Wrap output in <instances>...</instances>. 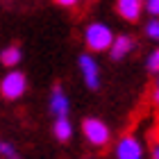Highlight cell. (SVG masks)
Listing matches in <instances>:
<instances>
[{
  "instance_id": "obj_11",
  "label": "cell",
  "mask_w": 159,
  "mask_h": 159,
  "mask_svg": "<svg viewBox=\"0 0 159 159\" xmlns=\"http://www.w3.org/2000/svg\"><path fill=\"white\" fill-rule=\"evenodd\" d=\"M146 37L152 39V41H159V20L152 18L150 23H146Z\"/></svg>"
},
{
  "instance_id": "obj_9",
  "label": "cell",
  "mask_w": 159,
  "mask_h": 159,
  "mask_svg": "<svg viewBox=\"0 0 159 159\" xmlns=\"http://www.w3.org/2000/svg\"><path fill=\"white\" fill-rule=\"evenodd\" d=\"M52 134L59 141H68L70 136H73V125H70V120L66 116H57L55 125H52Z\"/></svg>"
},
{
  "instance_id": "obj_5",
  "label": "cell",
  "mask_w": 159,
  "mask_h": 159,
  "mask_svg": "<svg viewBox=\"0 0 159 159\" xmlns=\"http://www.w3.org/2000/svg\"><path fill=\"white\" fill-rule=\"evenodd\" d=\"M116 157L118 159H141L143 157V146L134 136H123L116 143Z\"/></svg>"
},
{
  "instance_id": "obj_13",
  "label": "cell",
  "mask_w": 159,
  "mask_h": 159,
  "mask_svg": "<svg viewBox=\"0 0 159 159\" xmlns=\"http://www.w3.org/2000/svg\"><path fill=\"white\" fill-rule=\"evenodd\" d=\"M148 68H150V70H155V73H159V48L148 57Z\"/></svg>"
},
{
  "instance_id": "obj_7",
  "label": "cell",
  "mask_w": 159,
  "mask_h": 159,
  "mask_svg": "<svg viewBox=\"0 0 159 159\" xmlns=\"http://www.w3.org/2000/svg\"><path fill=\"white\" fill-rule=\"evenodd\" d=\"M132 46H134V41L129 39V37H114V41H111V46H109V55H111V59L114 61H120L123 57H125L129 50H132Z\"/></svg>"
},
{
  "instance_id": "obj_6",
  "label": "cell",
  "mask_w": 159,
  "mask_h": 159,
  "mask_svg": "<svg viewBox=\"0 0 159 159\" xmlns=\"http://www.w3.org/2000/svg\"><path fill=\"white\" fill-rule=\"evenodd\" d=\"M116 9L125 20H136L141 16L143 0H116Z\"/></svg>"
},
{
  "instance_id": "obj_8",
  "label": "cell",
  "mask_w": 159,
  "mask_h": 159,
  "mask_svg": "<svg viewBox=\"0 0 159 159\" xmlns=\"http://www.w3.org/2000/svg\"><path fill=\"white\" fill-rule=\"evenodd\" d=\"M50 111L55 116H68V98L59 86L52 89V96H50Z\"/></svg>"
},
{
  "instance_id": "obj_3",
  "label": "cell",
  "mask_w": 159,
  "mask_h": 159,
  "mask_svg": "<svg viewBox=\"0 0 159 159\" xmlns=\"http://www.w3.org/2000/svg\"><path fill=\"white\" fill-rule=\"evenodd\" d=\"M82 132L86 136V141L96 148H102L109 143V127L105 125L100 118H86L82 123Z\"/></svg>"
},
{
  "instance_id": "obj_12",
  "label": "cell",
  "mask_w": 159,
  "mask_h": 159,
  "mask_svg": "<svg viewBox=\"0 0 159 159\" xmlns=\"http://www.w3.org/2000/svg\"><path fill=\"white\" fill-rule=\"evenodd\" d=\"M0 155L9 157V159H16L18 157V152L14 150V146H9V143H5V141H0Z\"/></svg>"
},
{
  "instance_id": "obj_14",
  "label": "cell",
  "mask_w": 159,
  "mask_h": 159,
  "mask_svg": "<svg viewBox=\"0 0 159 159\" xmlns=\"http://www.w3.org/2000/svg\"><path fill=\"white\" fill-rule=\"evenodd\" d=\"M146 9L152 16H159V0H146Z\"/></svg>"
},
{
  "instance_id": "obj_15",
  "label": "cell",
  "mask_w": 159,
  "mask_h": 159,
  "mask_svg": "<svg viewBox=\"0 0 159 159\" xmlns=\"http://www.w3.org/2000/svg\"><path fill=\"white\" fill-rule=\"evenodd\" d=\"M59 5H64V7H75L77 5V0H57Z\"/></svg>"
},
{
  "instance_id": "obj_10",
  "label": "cell",
  "mask_w": 159,
  "mask_h": 159,
  "mask_svg": "<svg viewBox=\"0 0 159 159\" xmlns=\"http://www.w3.org/2000/svg\"><path fill=\"white\" fill-rule=\"evenodd\" d=\"M20 48H16V46H7L2 52H0V61L5 64V66H16V64L20 61Z\"/></svg>"
},
{
  "instance_id": "obj_17",
  "label": "cell",
  "mask_w": 159,
  "mask_h": 159,
  "mask_svg": "<svg viewBox=\"0 0 159 159\" xmlns=\"http://www.w3.org/2000/svg\"><path fill=\"white\" fill-rule=\"evenodd\" d=\"M152 157H155V159H159V143H157V146L152 148Z\"/></svg>"
},
{
  "instance_id": "obj_4",
  "label": "cell",
  "mask_w": 159,
  "mask_h": 159,
  "mask_svg": "<svg viewBox=\"0 0 159 159\" xmlns=\"http://www.w3.org/2000/svg\"><path fill=\"white\" fill-rule=\"evenodd\" d=\"M80 70H82V77L89 89L96 91L100 86V70H98V64L91 55H82L80 57Z\"/></svg>"
},
{
  "instance_id": "obj_1",
  "label": "cell",
  "mask_w": 159,
  "mask_h": 159,
  "mask_svg": "<svg viewBox=\"0 0 159 159\" xmlns=\"http://www.w3.org/2000/svg\"><path fill=\"white\" fill-rule=\"evenodd\" d=\"M84 41L93 52H102V50H109L111 41H114V34L105 23H91L84 32Z\"/></svg>"
},
{
  "instance_id": "obj_16",
  "label": "cell",
  "mask_w": 159,
  "mask_h": 159,
  "mask_svg": "<svg viewBox=\"0 0 159 159\" xmlns=\"http://www.w3.org/2000/svg\"><path fill=\"white\" fill-rule=\"evenodd\" d=\"M152 100H155V105H159V86H157L155 93H152Z\"/></svg>"
},
{
  "instance_id": "obj_2",
  "label": "cell",
  "mask_w": 159,
  "mask_h": 159,
  "mask_svg": "<svg viewBox=\"0 0 159 159\" xmlns=\"http://www.w3.org/2000/svg\"><path fill=\"white\" fill-rule=\"evenodd\" d=\"M25 86H27V80L20 70H9V73L0 80V93L7 100H18L25 93Z\"/></svg>"
}]
</instances>
